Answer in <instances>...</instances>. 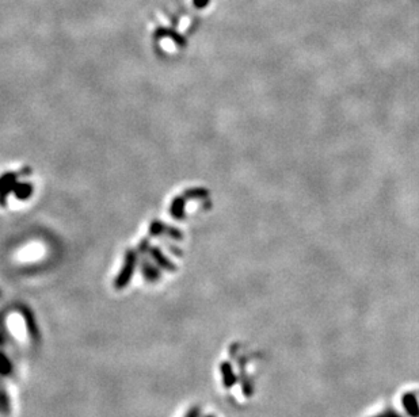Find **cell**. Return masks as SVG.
<instances>
[{"instance_id": "1", "label": "cell", "mask_w": 419, "mask_h": 417, "mask_svg": "<svg viewBox=\"0 0 419 417\" xmlns=\"http://www.w3.org/2000/svg\"><path fill=\"white\" fill-rule=\"evenodd\" d=\"M137 263V255L134 251H128L126 256H125L124 266L121 268V271L117 275L114 281V287L117 290L125 289L129 285V282L132 281L133 275H134V270H136Z\"/></svg>"}, {"instance_id": "2", "label": "cell", "mask_w": 419, "mask_h": 417, "mask_svg": "<svg viewBox=\"0 0 419 417\" xmlns=\"http://www.w3.org/2000/svg\"><path fill=\"white\" fill-rule=\"evenodd\" d=\"M148 252H150L151 258L154 259L155 263L158 264V266H160L163 270L170 271V273H172V271H175V270H177V266L172 263L171 260L168 259L167 256L164 255L163 252H162L159 248H156V246H148Z\"/></svg>"}, {"instance_id": "3", "label": "cell", "mask_w": 419, "mask_h": 417, "mask_svg": "<svg viewBox=\"0 0 419 417\" xmlns=\"http://www.w3.org/2000/svg\"><path fill=\"white\" fill-rule=\"evenodd\" d=\"M150 233L152 234V236L168 234V236L174 238V240H181V238L183 237V234H182L178 229L171 228V226H167V225L162 224V222H159V221H154V222L151 224Z\"/></svg>"}, {"instance_id": "4", "label": "cell", "mask_w": 419, "mask_h": 417, "mask_svg": "<svg viewBox=\"0 0 419 417\" xmlns=\"http://www.w3.org/2000/svg\"><path fill=\"white\" fill-rule=\"evenodd\" d=\"M17 185V175L15 174H6L0 178V203L5 206L6 198Z\"/></svg>"}, {"instance_id": "5", "label": "cell", "mask_w": 419, "mask_h": 417, "mask_svg": "<svg viewBox=\"0 0 419 417\" xmlns=\"http://www.w3.org/2000/svg\"><path fill=\"white\" fill-rule=\"evenodd\" d=\"M21 312H22L23 320H25V322H26L27 332H29V335H30L33 339H38V328H37L36 320H34V317H33V313H31L27 307H22V309H21Z\"/></svg>"}, {"instance_id": "6", "label": "cell", "mask_w": 419, "mask_h": 417, "mask_svg": "<svg viewBox=\"0 0 419 417\" xmlns=\"http://www.w3.org/2000/svg\"><path fill=\"white\" fill-rule=\"evenodd\" d=\"M185 202L186 198L182 195V197L175 198L171 203V209H170V213H171L172 217H175L177 220H182L183 215H185Z\"/></svg>"}, {"instance_id": "7", "label": "cell", "mask_w": 419, "mask_h": 417, "mask_svg": "<svg viewBox=\"0 0 419 417\" xmlns=\"http://www.w3.org/2000/svg\"><path fill=\"white\" fill-rule=\"evenodd\" d=\"M142 270H143V275L146 277L147 281L155 282V281H158V279L160 278L159 271H158L154 264L151 263V262H148V260H144V262H143Z\"/></svg>"}, {"instance_id": "8", "label": "cell", "mask_w": 419, "mask_h": 417, "mask_svg": "<svg viewBox=\"0 0 419 417\" xmlns=\"http://www.w3.org/2000/svg\"><path fill=\"white\" fill-rule=\"evenodd\" d=\"M14 193L19 199H26L33 194V186L27 185V183H21V185L17 183L14 187Z\"/></svg>"}, {"instance_id": "9", "label": "cell", "mask_w": 419, "mask_h": 417, "mask_svg": "<svg viewBox=\"0 0 419 417\" xmlns=\"http://www.w3.org/2000/svg\"><path fill=\"white\" fill-rule=\"evenodd\" d=\"M221 374H223V379H224L225 386H232L235 383V375L234 371L231 369V366L228 363H223L221 365Z\"/></svg>"}, {"instance_id": "10", "label": "cell", "mask_w": 419, "mask_h": 417, "mask_svg": "<svg viewBox=\"0 0 419 417\" xmlns=\"http://www.w3.org/2000/svg\"><path fill=\"white\" fill-rule=\"evenodd\" d=\"M207 191L205 189H191V190H187L185 194H183V197L186 198V199H203V198L207 197Z\"/></svg>"}, {"instance_id": "11", "label": "cell", "mask_w": 419, "mask_h": 417, "mask_svg": "<svg viewBox=\"0 0 419 417\" xmlns=\"http://www.w3.org/2000/svg\"><path fill=\"white\" fill-rule=\"evenodd\" d=\"M11 370H13V365H11L9 358L5 354L0 352V374L2 375H9L11 373Z\"/></svg>"}, {"instance_id": "12", "label": "cell", "mask_w": 419, "mask_h": 417, "mask_svg": "<svg viewBox=\"0 0 419 417\" xmlns=\"http://www.w3.org/2000/svg\"><path fill=\"white\" fill-rule=\"evenodd\" d=\"M404 406H406L410 414H412V416H418L419 409H418V405H416V401H415L414 397L407 395L406 398H404Z\"/></svg>"}, {"instance_id": "13", "label": "cell", "mask_w": 419, "mask_h": 417, "mask_svg": "<svg viewBox=\"0 0 419 417\" xmlns=\"http://www.w3.org/2000/svg\"><path fill=\"white\" fill-rule=\"evenodd\" d=\"M0 410H3L5 413H9L10 410L9 397L3 391H0Z\"/></svg>"}, {"instance_id": "14", "label": "cell", "mask_w": 419, "mask_h": 417, "mask_svg": "<svg viewBox=\"0 0 419 417\" xmlns=\"http://www.w3.org/2000/svg\"><path fill=\"white\" fill-rule=\"evenodd\" d=\"M199 413H201V410H199L198 406H194V408H191L187 410L185 417H199Z\"/></svg>"}, {"instance_id": "15", "label": "cell", "mask_w": 419, "mask_h": 417, "mask_svg": "<svg viewBox=\"0 0 419 417\" xmlns=\"http://www.w3.org/2000/svg\"><path fill=\"white\" fill-rule=\"evenodd\" d=\"M205 417H215V416H212V414H209V416H205Z\"/></svg>"}]
</instances>
